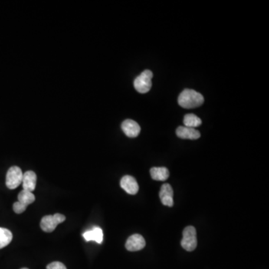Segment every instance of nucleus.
<instances>
[{
  "label": "nucleus",
  "instance_id": "6ab92c4d",
  "mask_svg": "<svg viewBox=\"0 0 269 269\" xmlns=\"http://www.w3.org/2000/svg\"><path fill=\"white\" fill-rule=\"evenodd\" d=\"M27 269V268H24V269Z\"/></svg>",
  "mask_w": 269,
  "mask_h": 269
},
{
  "label": "nucleus",
  "instance_id": "39448f33",
  "mask_svg": "<svg viewBox=\"0 0 269 269\" xmlns=\"http://www.w3.org/2000/svg\"><path fill=\"white\" fill-rule=\"evenodd\" d=\"M22 170L17 166L11 167L7 172L6 186L9 189H15L22 183Z\"/></svg>",
  "mask_w": 269,
  "mask_h": 269
},
{
  "label": "nucleus",
  "instance_id": "0eeeda50",
  "mask_svg": "<svg viewBox=\"0 0 269 269\" xmlns=\"http://www.w3.org/2000/svg\"><path fill=\"white\" fill-rule=\"evenodd\" d=\"M121 128L125 135L129 138L137 137L141 132V127L139 123L130 119L125 120L122 123Z\"/></svg>",
  "mask_w": 269,
  "mask_h": 269
},
{
  "label": "nucleus",
  "instance_id": "9b49d317",
  "mask_svg": "<svg viewBox=\"0 0 269 269\" xmlns=\"http://www.w3.org/2000/svg\"><path fill=\"white\" fill-rule=\"evenodd\" d=\"M36 182H37V176L34 171H27L23 175L22 184L24 190L32 192L35 189Z\"/></svg>",
  "mask_w": 269,
  "mask_h": 269
},
{
  "label": "nucleus",
  "instance_id": "423d86ee",
  "mask_svg": "<svg viewBox=\"0 0 269 269\" xmlns=\"http://www.w3.org/2000/svg\"><path fill=\"white\" fill-rule=\"evenodd\" d=\"M146 245L145 239L139 234H134L129 237L126 242V248L129 251H139Z\"/></svg>",
  "mask_w": 269,
  "mask_h": 269
},
{
  "label": "nucleus",
  "instance_id": "f8f14e48",
  "mask_svg": "<svg viewBox=\"0 0 269 269\" xmlns=\"http://www.w3.org/2000/svg\"><path fill=\"white\" fill-rule=\"evenodd\" d=\"M83 236L87 241H94L98 244H101L103 242V233L100 227H93L92 230H88L85 232Z\"/></svg>",
  "mask_w": 269,
  "mask_h": 269
},
{
  "label": "nucleus",
  "instance_id": "1a4fd4ad",
  "mask_svg": "<svg viewBox=\"0 0 269 269\" xmlns=\"http://www.w3.org/2000/svg\"><path fill=\"white\" fill-rule=\"evenodd\" d=\"M120 187L129 195H136L139 191V187L137 181L131 176L123 177L120 180Z\"/></svg>",
  "mask_w": 269,
  "mask_h": 269
},
{
  "label": "nucleus",
  "instance_id": "4468645a",
  "mask_svg": "<svg viewBox=\"0 0 269 269\" xmlns=\"http://www.w3.org/2000/svg\"><path fill=\"white\" fill-rule=\"evenodd\" d=\"M35 201V197L31 191L27 190H22L18 195V202L27 207L30 204L34 203Z\"/></svg>",
  "mask_w": 269,
  "mask_h": 269
},
{
  "label": "nucleus",
  "instance_id": "9d476101",
  "mask_svg": "<svg viewBox=\"0 0 269 269\" xmlns=\"http://www.w3.org/2000/svg\"><path fill=\"white\" fill-rule=\"evenodd\" d=\"M177 136L182 139L196 140L201 137L199 131L194 128L186 127V126H179L176 130Z\"/></svg>",
  "mask_w": 269,
  "mask_h": 269
},
{
  "label": "nucleus",
  "instance_id": "7ed1b4c3",
  "mask_svg": "<svg viewBox=\"0 0 269 269\" xmlns=\"http://www.w3.org/2000/svg\"><path fill=\"white\" fill-rule=\"evenodd\" d=\"M198 245L196 229L188 226L184 229L181 246L187 251H193Z\"/></svg>",
  "mask_w": 269,
  "mask_h": 269
},
{
  "label": "nucleus",
  "instance_id": "dca6fc26",
  "mask_svg": "<svg viewBox=\"0 0 269 269\" xmlns=\"http://www.w3.org/2000/svg\"><path fill=\"white\" fill-rule=\"evenodd\" d=\"M13 235L8 229L0 227V249L6 247L12 241Z\"/></svg>",
  "mask_w": 269,
  "mask_h": 269
},
{
  "label": "nucleus",
  "instance_id": "ddd939ff",
  "mask_svg": "<svg viewBox=\"0 0 269 269\" xmlns=\"http://www.w3.org/2000/svg\"><path fill=\"white\" fill-rule=\"evenodd\" d=\"M150 175L154 180L165 181L169 178L170 173L165 167H154L150 169Z\"/></svg>",
  "mask_w": 269,
  "mask_h": 269
},
{
  "label": "nucleus",
  "instance_id": "6e6552de",
  "mask_svg": "<svg viewBox=\"0 0 269 269\" xmlns=\"http://www.w3.org/2000/svg\"><path fill=\"white\" fill-rule=\"evenodd\" d=\"M159 198L163 205L169 207L174 206V191L170 184L165 183L162 185L159 191Z\"/></svg>",
  "mask_w": 269,
  "mask_h": 269
},
{
  "label": "nucleus",
  "instance_id": "f03ea898",
  "mask_svg": "<svg viewBox=\"0 0 269 269\" xmlns=\"http://www.w3.org/2000/svg\"><path fill=\"white\" fill-rule=\"evenodd\" d=\"M152 72L145 70L134 80V87L139 93H146L152 87Z\"/></svg>",
  "mask_w": 269,
  "mask_h": 269
},
{
  "label": "nucleus",
  "instance_id": "a211bd4d",
  "mask_svg": "<svg viewBox=\"0 0 269 269\" xmlns=\"http://www.w3.org/2000/svg\"><path fill=\"white\" fill-rule=\"evenodd\" d=\"M47 269H67V268L62 263L53 262L47 266Z\"/></svg>",
  "mask_w": 269,
  "mask_h": 269
},
{
  "label": "nucleus",
  "instance_id": "2eb2a0df",
  "mask_svg": "<svg viewBox=\"0 0 269 269\" xmlns=\"http://www.w3.org/2000/svg\"><path fill=\"white\" fill-rule=\"evenodd\" d=\"M183 123L186 127L195 129V128L201 126L202 120L194 114H188V115H185L184 117Z\"/></svg>",
  "mask_w": 269,
  "mask_h": 269
},
{
  "label": "nucleus",
  "instance_id": "f257e3e1",
  "mask_svg": "<svg viewBox=\"0 0 269 269\" xmlns=\"http://www.w3.org/2000/svg\"><path fill=\"white\" fill-rule=\"evenodd\" d=\"M204 96L192 89H185L178 97V103L184 109L199 107L204 103Z\"/></svg>",
  "mask_w": 269,
  "mask_h": 269
},
{
  "label": "nucleus",
  "instance_id": "f3484780",
  "mask_svg": "<svg viewBox=\"0 0 269 269\" xmlns=\"http://www.w3.org/2000/svg\"><path fill=\"white\" fill-rule=\"evenodd\" d=\"M27 207H24V205H22V204H20V203L17 201V202H15L14 204V205H13V209H14V212H15V213L17 214H21L23 213V212H24V211H26V209H27Z\"/></svg>",
  "mask_w": 269,
  "mask_h": 269
},
{
  "label": "nucleus",
  "instance_id": "20e7f679",
  "mask_svg": "<svg viewBox=\"0 0 269 269\" xmlns=\"http://www.w3.org/2000/svg\"><path fill=\"white\" fill-rule=\"evenodd\" d=\"M65 219V216L60 213H56L53 215H46L41 219V229L44 232L52 233L59 224L64 222Z\"/></svg>",
  "mask_w": 269,
  "mask_h": 269
}]
</instances>
